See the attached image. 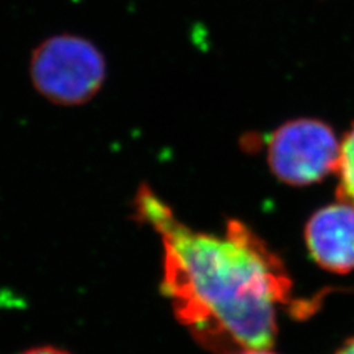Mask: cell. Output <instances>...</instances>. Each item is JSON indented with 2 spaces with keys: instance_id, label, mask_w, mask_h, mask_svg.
Masks as SVG:
<instances>
[{
  "instance_id": "cell-3",
  "label": "cell",
  "mask_w": 354,
  "mask_h": 354,
  "mask_svg": "<svg viewBox=\"0 0 354 354\" xmlns=\"http://www.w3.org/2000/svg\"><path fill=\"white\" fill-rule=\"evenodd\" d=\"M339 142L324 121L291 120L270 136L268 161L272 173L291 186H307L337 170Z\"/></svg>"
},
{
  "instance_id": "cell-2",
  "label": "cell",
  "mask_w": 354,
  "mask_h": 354,
  "mask_svg": "<svg viewBox=\"0 0 354 354\" xmlns=\"http://www.w3.org/2000/svg\"><path fill=\"white\" fill-rule=\"evenodd\" d=\"M30 79L36 92L58 106H82L101 92L106 61L95 44L73 35L53 36L32 50Z\"/></svg>"
},
{
  "instance_id": "cell-4",
  "label": "cell",
  "mask_w": 354,
  "mask_h": 354,
  "mask_svg": "<svg viewBox=\"0 0 354 354\" xmlns=\"http://www.w3.org/2000/svg\"><path fill=\"white\" fill-rule=\"evenodd\" d=\"M306 243L322 269L339 274L354 270V207L338 201L320 208L307 221Z\"/></svg>"
},
{
  "instance_id": "cell-6",
  "label": "cell",
  "mask_w": 354,
  "mask_h": 354,
  "mask_svg": "<svg viewBox=\"0 0 354 354\" xmlns=\"http://www.w3.org/2000/svg\"><path fill=\"white\" fill-rule=\"evenodd\" d=\"M19 354H73V353L57 346H37V347L27 348L26 351H22Z\"/></svg>"
},
{
  "instance_id": "cell-1",
  "label": "cell",
  "mask_w": 354,
  "mask_h": 354,
  "mask_svg": "<svg viewBox=\"0 0 354 354\" xmlns=\"http://www.w3.org/2000/svg\"><path fill=\"white\" fill-rule=\"evenodd\" d=\"M133 209L160 236L162 294L177 322L204 350L239 354L272 348L278 310L290 306L298 315L312 308L292 300V281L282 260L241 221H229L223 236L198 232L145 185Z\"/></svg>"
},
{
  "instance_id": "cell-5",
  "label": "cell",
  "mask_w": 354,
  "mask_h": 354,
  "mask_svg": "<svg viewBox=\"0 0 354 354\" xmlns=\"http://www.w3.org/2000/svg\"><path fill=\"white\" fill-rule=\"evenodd\" d=\"M339 201L354 207V124L339 143L337 170Z\"/></svg>"
},
{
  "instance_id": "cell-7",
  "label": "cell",
  "mask_w": 354,
  "mask_h": 354,
  "mask_svg": "<svg viewBox=\"0 0 354 354\" xmlns=\"http://www.w3.org/2000/svg\"><path fill=\"white\" fill-rule=\"evenodd\" d=\"M334 354H354V338L346 341Z\"/></svg>"
},
{
  "instance_id": "cell-8",
  "label": "cell",
  "mask_w": 354,
  "mask_h": 354,
  "mask_svg": "<svg viewBox=\"0 0 354 354\" xmlns=\"http://www.w3.org/2000/svg\"><path fill=\"white\" fill-rule=\"evenodd\" d=\"M239 354H276L272 351V348H266V350H250V351H243Z\"/></svg>"
}]
</instances>
